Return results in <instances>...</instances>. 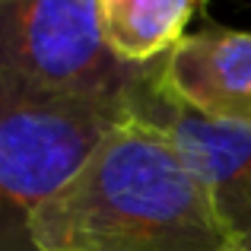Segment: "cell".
Returning a JSON list of instances; mask_svg holds the SVG:
<instances>
[{"label": "cell", "mask_w": 251, "mask_h": 251, "mask_svg": "<svg viewBox=\"0 0 251 251\" xmlns=\"http://www.w3.org/2000/svg\"><path fill=\"white\" fill-rule=\"evenodd\" d=\"M201 3H203V0H201Z\"/></svg>", "instance_id": "52a82bcc"}, {"label": "cell", "mask_w": 251, "mask_h": 251, "mask_svg": "<svg viewBox=\"0 0 251 251\" xmlns=\"http://www.w3.org/2000/svg\"><path fill=\"white\" fill-rule=\"evenodd\" d=\"M201 0H99V25L108 51L127 67L169 57L188 35Z\"/></svg>", "instance_id": "8992f818"}, {"label": "cell", "mask_w": 251, "mask_h": 251, "mask_svg": "<svg viewBox=\"0 0 251 251\" xmlns=\"http://www.w3.org/2000/svg\"><path fill=\"white\" fill-rule=\"evenodd\" d=\"M162 61L143 67L127 92V108L178 150L210 194L239 251H251V127L216 121L188 108L162 83Z\"/></svg>", "instance_id": "277c9868"}, {"label": "cell", "mask_w": 251, "mask_h": 251, "mask_svg": "<svg viewBox=\"0 0 251 251\" xmlns=\"http://www.w3.org/2000/svg\"><path fill=\"white\" fill-rule=\"evenodd\" d=\"M127 121V99L67 96L0 70V188L6 232H19L25 242L29 216L61 194Z\"/></svg>", "instance_id": "7a4b0ae2"}, {"label": "cell", "mask_w": 251, "mask_h": 251, "mask_svg": "<svg viewBox=\"0 0 251 251\" xmlns=\"http://www.w3.org/2000/svg\"><path fill=\"white\" fill-rule=\"evenodd\" d=\"M25 245L32 251H239L178 150L134 115L61 194L29 216Z\"/></svg>", "instance_id": "6da1fadb"}, {"label": "cell", "mask_w": 251, "mask_h": 251, "mask_svg": "<svg viewBox=\"0 0 251 251\" xmlns=\"http://www.w3.org/2000/svg\"><path fill=\"white\" fill-rule=\"evenodd\" d=\"M162 83L188 108L251 127V32L210 25L162 57Z\"/></svg>", "instance_id": "5b68a950"}, {"label": "cell", "mask_w": 251, "mask_h": 251, "mask_svg": "<svg viewBox=\"0 0 251 251\" xmlns=\"http://www.w3.org/2000/svg\"><path fill=\"white\" fill-rule=\"evenodd\" d=\"M0 54V70L67 96L127 99L143 74L108 51L99 0H3Z\"/></svg>", "instance_id": "3957f363"}]
</instances>
